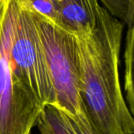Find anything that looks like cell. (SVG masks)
I'll return each mask as SVG.
<instances>
[{
  "label": "cell",
  "instance_id": "obj_2",
  "mask_svg": "<svg viewBox=\"0 0 134 134\" xmlns=\"http://www.w3.org/2000/svg\"><path fill=\"white\" fill-rule=\"evenodd\" d=\"M16 0H0V134H31L44 107L15 73L10 56Z\"/></svg>",
  "mask_w": 134,
  "mask_h": 134
},
{
  "label": "cell",
  "instance_id": "obj_7",
  "mask_svg": "<svg viewBox=\"0 0 134 134\" xmlns=\"http://www.w3.org/2000/svg\"><path fill=\"white\" fill-rule=\"evenodd\" d=\"M133 26L128 27L126 40V49L124 53L125 59V75L124 89L126 96V104L130 113H134V90L133 80Z\"/></svg>",
  "mask_w": 134,
  "mask_h": 134
},
{
  "label": "cell",
  "instance_id": "obj_1",
  "mask_svg": "<svg viewBox=\"0 0 134 134\" xmlns=\"http://www.w3.org/2000/svg\"><path fill=\"white\" fill-rule=\"evenodd\" d=\"M124 24L100 6L93 31L77 38L82 109L97 134H133L119 60Z\"/></svg>",
  "mask_w": 134,
  "mask_h": 134
},
{
  "label": "cell",
  "instance_id": "obj_9",
  "mask_svg": "<svg viewBox=\"0 0 134 134\" xmlns=\"http://www.w3.org/2000/svg\"><path fill=\"white\" fill-rule=\"evenodd\" d=\"M67 115L75 134H97L82 110L76 115Z\"/></svg>",
  "mask_w": 134,
  "mask_h": 134
},
{
  "label": "cell",
  "instance_id": "obj_4",
  "mask_svg": "<svg viewBox=\"0 0 134 134\" xmlns=\"http://www.w3.org/2000/svg\"><path fill=\"white\" fill-rule=\"evenodd\" d=\"M10 56L15 73L44 106H57L56 93L31 8L27 0H16Z\"/></svg>",
  "mask_w": 134,
  "mask_h": 134
},
{
  "label": "cell",
  "instance_id": "obj_6",
  "mask_svg": "<svg viewBox=\"0 0 134 134\" xmlns=\"http://www.w3.org/2000/svg\"><path fill=\"white\" fill-rule=\"evenodd\" d=\"M35 126L40 134H75L68 115L53 104L44 105Z\"/></svg>",
  "mask_w": 134,
  "mask_h": 134
},
{
  "label": "cell",
  "instance_id": "obj_8",
  "mask_svg": "<svg viewBox=\"0 0 134 134\" xmlns=\"http://www.w3.org/2000/svg\"><path fill=\"white\" fill-rule=\"evenodd\" d=\"M104 7L128 27L133 26L134 0H99Z\"/></svg>",
  "mask_w": 134,
  "mask_h": 134
},
{
  "label": "cell",
  "instance_id": "obj_3",
  "mask_svg": "<svg viewBox=\"0 0 134 134\" xmlns=\"http://www.w3.org/2000/svg\"><path fill=\"white\" fill-rule=\"evenodd\" d=\"M31 12L53 84L57 106L68 115H76L82 110L77 38L32 8Z\"/></svg>",
  "mask_w": 134,
  "mask_h": 134
},
{
  "label": "cell",
  "instance_id": "obj_5",
  "mask_svg": "<svg viewBox=\"0 0 134 134\" xmlns=\"http://www.w3.org/2000/svg\"><path fill=\"white\" fill-rule=\"evenodd\" d=\"M100 6L99 0H58L53 23L76 38L87 35L95 27Z\"/></svg>",
  "mask_w": 134,
  "mask_h": 134
}]
</instances>
